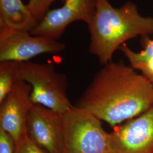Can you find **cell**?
<instances>
[{
  "label": "cell",
  "mask_w": 153,
  "mask_h": 153,
  "mask_svg": "<svg viewBox=\"0 0 153 153\" xmlns=\"http://www.w3.org/2000/svg\"><path fill=\"white\" fill-rule=\"evenodd\" d=\"M76 106L113 128L153 107V86L123 61H111L94 76Z\"/></svg>",
  "instance_id": "obj_1"
},
{
  "label": "cell",
  "mask_w": 153,
  "mask_h": 153,
  "mask_svg": "<svg viewBox=\"0 0 153 153\" xmlns=\"http://www.w3.org/2000/svg\"><path fill=\"white\" fill-rule=\"evenodd\" d=\"M88 26L90 35L88 51L104 65L112 61L115 51L126 41L139 35L153 34V18L141 16L137 6L131 2L116 8L108 0H97Z\"/></svg>",
  "instance_id": "obj_2"
},
{
  "label": "cell",
  "mask_w": 153,
  "mask_h": 153,
  "mask_svg": "<svg viewBox=\"0 0 153 153\" xmlns=\"http://www.w3.org/2000/svg\"><path fill=\"white\" fill-rule=\"evenodd\" d=\"M20 79L32 87L33 104L64 114L73 107L68 97V79L50 62H21Z\"/></svg>",
  "instance_id": "obj_3"
},
{
  "label": "cell",
  "mask_w": 153,
  "mask_h": 153,
  "mask_svg": "<svg viewBox=\"0 0 153 153\" xmlns=\"http://www.w3.org/2000/svg\"><path fill=\"white\" fill-rule=\"evenodd\" d=\"M62 153H109L108 133L91 112L74 106L63 114Z\"/></svg>",
  "instance_id": "obj_4"
},
{
  "label": "cell",
  "mask_w": 153,
  "mask_h": 153,
  "mask_svg": "<svg viewBox=\"0 0 153 153\" xmlns=\"http://www.w3.org/2000/svg\"><path fill=\"white\" fill-rule=\"evenodd\" d=\"M65 48V44L57 40L0 26V62H27L38 55L59 53Z\"/></svg>",
  "instance_id": "obj_5"
},
{
  "label": "cell",
  "mask_w": 153,
  "mask_h": 153,
  "mask_svg": "<svg viewBox=\"0 0 153 153\" xmlns=\"http://www.w3.org/2000/svg\"><path fill=\"white\" fill-rule=\"evenodd\" d=\"M109 153H153V107L108 133Z\"/></svg>",
  "instance_id": "obj_6"
},
{
  "label": "cell",
  "mask_w": 153,
  "mask_h": 153,
  "mask_svg": "<svg viewBox=\"0 0 153 153\" xmlns=\"http://www.w3.org/2000/svg\"><path fill=\"white\" fill-rule=\"evenodd\" d=\"M28 137L48 153H62L63 114L41 105L34 104L27 121Z\"/></svg>",
  "instance_id": "obj_7"
},
{
  "label": "cell",
  "mask_w": 153,
  "mask_h": 153,
  "mask_svg": "<svg viewBox=\"0 0 153 153\" xmlns=\"http://www.w3.org/2000/svg\"><path fill=\"white\" fill-rule=\"evenodd\" d=\"M61 7L51 10L30 33L57 40L73 22L88 25L94 15L97 0H63Z\"/></svg>",
  "instance_id": "obj_8"
},
{
  "label": "cell",
  "mask_w": 153,
  "mask_h": 153,
  "mask_svg": "<svg viewBox=\"0 0 153 153\" xmlns=\"http://www.w3.org/2000/svg\"><path fill=\"white\" fill-rule=\"evenodd\" d=\"M31 86L19 80L0 104V128L9 133L16 143L27 134L26 125L34 104L31 100Z\"/></svg>",
  "instance_id": "obj_9"
},
{
  "label": "cell",
  "mask_w": 153,
  "mask_h": 153,
  "mask_svg": "<svg viewBox=\"0 0 153 153\" xmlns=\"http://www.w3.org/2000/svg\"><path fill=\"white\" fill-rule=\"evenodd\" d=\"M38 23L21 0H0V26L30 33Z\"/></svg>",
  "instance_id": "obj_10"
},
{
  "label": "cell",
  "mask_w": 153,
  "mask_h": 153,
  "mask_svg": "<svg viewBox=\"0 0 153 153\" xmlns=\"http://www.w3.org/2000/svg\"><path fill=\"white\" fill-rule=\"evenodd\" d=\"M20 74L21 62L13 61L0 62V104L21 79Z\"/></svg>",
  "instance_id": "obj_11"
},
{
  "label": "cell",
  "mask_w": 153,
  "mask_h": 153,
  "mask_svg": "<svg viewBox=\"0 0 153 153\" xmlns=\"http://www.w3.org/2000/svg\"><path fill=\"white\" fill-rule=\"evenodd\" d=\"M119 49L123 53L134 69L141 72L153 86V57H148L130 49L126 44H123Z\"/></svg>",
  "instance_id": "obj_12"
},
{
  "label": "cell",
  "mask_w": 153,
  "mask_h": 153,
  "mask_svg": "<svg viewBox=\"0 0 153 153\" xmlns=\"http://www.w3.org/2000/svg\"><path fill=\"white\" fill-rule=\"evenodd\" d=\"M56 1L58 0H28L26 5L33 16L39 22L49 11L50 6Z\"/></svg>",
  "instance_id": "obj_13"
},
{
  "label": "cell",
  "mask_w": 153,
  "mask_h": 153,
  "mask_svg": "<svg viewBox=\"0 0 153 153\" xmlns=\"http://www.w3.org/2000/svg\"><path fill=\"white\" fill-rule=\"evenodd\" d=\"M15 153H45L28 137L27 134L16 143Z\"/></svg>",
  "instance_id": "obj_14"
},
{
  "label": "cell",
  "mask_w": 153,
  "mask_h": 153,
  "mask_svg": "<svg viewBox=\"0 0 153 153\" xmlns=\"http://www.w3.org/2000/svg\"><path fill=\"white\" fill-rule=\"evenodd\" d=\"M16 142L11 136L0 128V153H15Z\"/></svg>",
  "instance_id": "obj_15"
},
{
  "label": "cell",
  "mask_w": 153,
  "mask_h": 153,
  "mask_svg": "<svg viewBox=\"0 0 153 153\" xmlns=\"http://www.w3.org/2000/svg\"><path fill=\"white\" fill-rule=\"evenodd\" d=\"M141 43L143 50L140 53L145 57H153V39L149 38L148 35L143 36L141 40Z\"/></svg>",
  "instance_id": "obj_16"
}]
</instances>
